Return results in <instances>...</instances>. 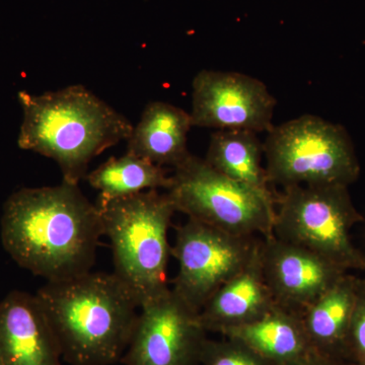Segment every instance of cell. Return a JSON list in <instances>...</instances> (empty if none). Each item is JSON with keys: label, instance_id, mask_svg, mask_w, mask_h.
I'll use <instances>...</instances> for the list:
<instances>
[{"label": "cell", "instance_id": "9a60e30c", "mask_svg": "<svg viewBox=\"0 0 365 365\" xmlns=\"http://www.w3.org/2000/svg\"><path fill=\"white\" fill-rule=\"evenodd\" d=\"M360 279L349 272L343 274L300 316L314 352L348 360V334Z\"/></svg>", "mask_w": 365, "mask_h": 365}, {"label": "cell", "instance_id": "4fadbf2b", "mask_svg": "<svg viewBox=\"0 0 365 365\" xmlns=\"http://www.w3.org/2000/svg\"><path fill=\"white\" fill-rule=\"evenodd\" d=\"M276 306L261 260V241L247 265L218 288L199 312L206 332L222 333L260 319Z\"/></svg>", "mask_w": 365, "mask_h": 365}, {"label": "cell", "instance_id": "52a82bcc", "mask_svg": "<svg viewBox=\"0 0 365 365\" xmlns=\"http://www.w3.org/2000/svg\"><path fill=\"white\" fill-rule=\"evenodd\" d=\"M170 179L167 194L176 211L190 220L241 237L274 235L272 192L235 181L193 155L175 168Z\"/></svg>", "mask_w": 365, "mask_h": 365}, {"label": "cell", "instance_id": "ac0fdd59", "mask_svg": "<svg viewBox=\"0 0 365 365\" xmlns=\"http://www.w3.org/2000/svg\"><path fill=\"white\" fill-rule=\"evenodd\" d=\"M91 188L100 192V199H116L135 195L150 190L169 188L170 176L165 168L126 153L110 158L86 175Z\"/></svg>", "mask_w": 365, "mask_h": 365}, {"label": "cell", "instance_id": "8fae6325", "mask_svg": "<svg viewBox=\"0 0 365 365\" xmlns=\"http://www.w3.org/2000/svg\"><path fill=\"white\" fill-rule=\"evenodd\" d=\"M261 260L276 304L299 316L346 273L319 255L274 235L262 237Z\"/></svg>", "mask_w": 365, "mask_h": 365}, {"label": "cell", "instance_id": "9c48e42d", "mask_svg": "<svg viewBox=\"0 0 365 365\" xmlns=\"http://www.w3.org/2000/svg\"><path fill=\"white\" fill-rule=\"evenodd\" d=\"M199 313L168 288L141 304L123 365H200L207 339Z\"/></svg>", "mask_w": 365, "mask_h": 365}, {"label": "cell", "instance_id": "7a4b0ae2", "mask_svg": "<svg viewBox=\"0 0 365 365\" xmlns=\"http://www.w3.org/2000/svg\"><path fill=\"white\" fill-rule=\"evenodd\" d=\"M69 365H113L123 359L135 327V297L114 273L47 281L36 294Z\"/></svg>", "mask_w": 365, "mask_h": 365}, {"label": "cell", "instance_id": "ffe728a7", "mask_svg": "<svg viewBox=\"0 0 365 365\" xmlns=\"http://www.w3.org/2000/svg\"><path fill=\"white\" fill-rule=\"evenodd\" d=\"M348 360L365 365V279H360L347 341Z\"/></svg>", "mask_w": 365, "mask_h": 365}, {"label": "cell", "instance_id": "8992f818", "mask_svg": "<svg viewBox=\"0 0 365 365\" xmlns=\"http://www.w3.org/2000/svg\"><path fill=\"white\" fill-rule=\"evenodd\" d=\"M348 188L342 185L285 187L275 199L274 235L319 255L346 272L365 271V254L351 240L352 227L364 217Z\"/></svg>", "mask_w": 365, "mask_h": 365}, {"label": "cell", "instance_id": "2e32d148", "mask_svg": "<svg viewBox=\"0 0 365 365\" xmlns=\"http://www.w3.org/2000/svg\"><path fill=\"white\" fill-rule=\"evenodd\" d=\"M220 334L249 346L272 365H292L314 352L302 317L277 304L260 319Z\"/></svg>", "mask_w": 365, "mask_h": 365}, {"label": "cell", "instance_id": "7402d4cb", "mask_svg": "<svg viewBox=\"0 0 365 365\" xmlns=\"http://www.w3.org/2000/svg\"><path fill=\"white\" fill-rule=\"evenodd\" d=\"M0 365H4V364H2L1 359H0Z\"/></svg>", "mask_w": 365, "mask_h": 365}, {"label": "cell", "instance_id": "d6986e66", "mask_svg": "<svg viewBox=\"0 0 365 365\" xmlns=\"http://www.w3.org/2000/svg\"><path fill=\"white\" fill-rule=\"evenodd\" d=\"M200 365H272L240 341L206 339L200 356Z\"/></svg>", "mask_w": 365, "mask_h": 365}, {"label": "cell", "instance_id": "3957f363", "mask_svg": "<svg viewBox=\"0 0 365 365\" xmlns=\"http://www.w3.org/2000/svg\"><path fill=\"white\" fill-rule=\"evenodd\" d=\"M23 122L21 150L51 158L63 181L78 185L91 160L130 136L133 125L81 85L34 95L18 93Z\"/></svg>", "mask_w": 365, "mask_h": 365}, {"label": "cell", "instance_id": "7c38bea8", "mask_svg": "<svg viewBox=\"0 0 365 365\" xmlns=\"http://www.w3.org/2000/svg\"><path fill=\"white\" fill-rule=\"evenodd\" d=\"M4 365H62V355L37 297L14 290L0 302Z\"/></svg>", "mask_w": 365, "mask_h": 365}, {"label": "cell", "instance_id": "30bf717a", "mask_svg": "<svg viewBox=\"0 0 365 365\" xmlns=\"http://www.w3.org/2000/svg\"><path fill=\"white\" fill-rule=\"evenodd\" d=\"M192 124L216 130L262 133L273 128L276 98L260 79L203 69L193 79Z\"/></svg>", "mask_w": 365, "mask_h": 365}, {"label": "cell", "instance_id": "44dd1931", "mask_svg": "<svg viewBox=\"0 0 365 365\" xmlns=\"http://www.w3.org/2000/svg\"><path fill=\"white\" fill-rule=\"evenodd\" d=\"M292 365H356L349 360L337 359V357L328 356L321 353L313 352L306 359L300 360Z\"/></svg>", "mask_w": 365, "mask_h": 365}, {"label": "cell", "instance_id": "6da1fadb", "mask_svg": "<svg viewBox=\"0 0 365 365\" xmlns=\"http://www.w3.org/2000/svg\"><path fill=\"white\" fill-rule=\"evenodd\" d=\"M104 235L97 204L78 185L23 188L7 198L0 237L20 267L47 281L91 272Z\"/></svg>", "mask_w": 365, "mask_h": 365}, {"label": "cell", "instance_id": "ba28073f", "mask_svg": "<svg viewBox=\"0 0 365 365\" xmlns=\"http://www.w3.org/2000/svg\"><path fill=\"white\" fill-rule=\"evenodd\" d=\"M260 241L188 218L176 227L170 250L178 263L172 289L199 313L216 290L247 265Z\"/></svg>", "mask_w": 365, "mask_h": 365}, {"label": "cell", "instance_id": "e0dca14e", "mask_svg": "<svg viewBox=\"0 0 365 365\" xmlns=\"http://www.w3.org/2000/svg\"><path fill=\"white\" fill-rule=\"evenodd\" d=\"M264 143L249 130H216L204 158L211 168L235 181L263 192H271L263 165Z\"/></svg>", "mask_w": 365, "mask_h": 365}, {"label": "cell", "instance_id": "277c9868", "mask_svg": "<svg viewBox=\"0 0 365 365\" xmlns=\"http://www.w3.org/2000/svg\"><path fill=\"white\" fill-rule=\"evenodd\" d=\"M104 235L111 242L115 275L139 306L168 289L172 247L168 234L176 212L158 190L116 199H98Z\"/></svg>", "mask_w": 365, "mask_h": 365}, {"label": "cell", "instance_id": "5bb4252c", "mask_svg": "<svg viewBox=\"0 0 365 365\" xmlns=\"http://www.w3.org/2000/svg\"><path fill=\"white\" fill-rule=\"evenodd\" d=\"M192 127L190 113L169 103L151 102L127 139V153L174 170L191 155L187 143Z\"/></svg>", "mask_w": 365, "mask_h": 365}, {"label": "cell", "instance_id": "5b68a950", "mask_svg": "<svg viewBox=\"0 0 365 365\" xmlns=\"http://www.w3.org/2000/svg\"><path fill=\"white\" fill-rule=\"evenodd\" d=\"M267 133L264 158L270 185L349 187L359 178L354 146L340 125L307 114Z\"/></svg>", "mask_w": 365, "mask_h": 365}]
</instances>
